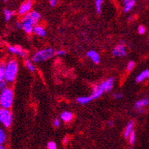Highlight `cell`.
<instances>
[{
  "instance_id": "5bb4252c",
  "label": "cell",
  "mask_w": 149,
  "mask_h": 149,
  "mask_svg": "<svg viewBox=\"0 0 149 149\" xmlns=\"http://www.w3.org/2000/svg\"><path fill=\"white\" fill-rule=\"evenodd\" d=\"M33 32L36 35H37L39 36H41V37H43L46 34L45 30L43 28V27L40 26V25H36V26L33 27Z\"/></svg>"
},
{
  "instance_id": "74e56055",
  "label": "cell",
  "mask_w": 149,
  "mask_h": 149,
  "mask_svg": "<svg viewBox=\"0 0 149 149\" xmlns=\"http://www.w3.org/2000/svg\"><path fill=\"white\" fill-rule=\"evenodd\" d=\"M139 111L140 112V113H143V112L145 111V110L143 109V108H142V109H139Z\"/></svg>"
},
{
  "instance_id": "ac0fdd59",
  "label": "cell",
  "mask_w": 149,
  "mask_h": 149,
  "mask_svg": "<svg viewBox=\"0 0 149 149\" xmlns=\"http://www.w3.org/2000/svg\"><path fill=\"white\" fill-rule=\"evenodd\" d=\"M91 100L92 99L91 97H80L77 99V102L81 105H85V104L89 103Z\"/></svg>"
},
{
  "instance_id": "4dcf8cb0",
  "label": "cell",
  "mask_w": 149,
  "mask_h": 149,
  "mask_svg": "<svg viewBox=\"0 0 149 149\" xmlns=\"http://www.w3.org/2000/svg\"><path fill=\"white\" fill-rule=\"evenodd\" d=\"M65 51H63V50H59V51L55 52V55H57V56H65Z\"/></svg>"
},
{
  "instance_id": "83f0119b",
  "label": "cell",
  "mask_w": 149,
  "mask_h": 149,
  "mask_svg": "<svg viewBox=\"0 0 149 149\" xmlns=\"http://www.w3.org/2000/svg\"><path fill=\"white\" fill-rule=\"evenodd\" d=\"M112 97L114 99H116V100H120V99L123 98V94L121 93H112Z\"/></svg>"
},
{
  "instance_id": "4316f807",
  "label": "cell",
  "mask_w": 149,
  "mask_h": 149,
  "mask_svg": "<svg viewBox=\"0 0 149 149\" xmlns=\"http://www.w3.org/2000/svg\"><path fill=\"white\" fill-rule=\"evenodd\" d=\"M135 67V62L134 61H130L129 62L127 65V70L128 71H131L134 69V68Z\"/></svg>"
},
{
  "instance_id": "484cf974",
  "label": "cell",
  "mask_w": 149,
  "mask_h": 149,
  "mask_svg": "<svg viewBox=\"0 0 149 149\" xmlns=\"http://www.w3.org/2000/svg\"><path fill=\"white\" fill-rule=\"evenodd\" d=\"M7 85H8V82L6 80H2L0 82V91H2L3 90L7 88Z\"/></svg>"
},
{
  "instance_id": "ffe728a7",
  "label": "cell",
  "mask_w": 149,
  "mask_h": 149,
  "mask_svg": "<svg viewBox=\"0 0 149 149\" xmlns=\"http://www.w3.org/2000/svg\"><path fill=\"white\" fill-rule=\"evenodd\" d=\"M5 63H0V82L5 79Z\"/></svg>"
},
{
  "instance_id": "5b68a950",
  "label": "cell",
  "mask_w": 149,
  "mask_h": 149,
  "mask_svg": "<svg viewBox=\"0 0 149 149\" xmlns=\"http://www.w3.org/2000/svg\"><path fill=\"white\" fill-rule=\"evenodd\" d=\"M40 19V14L36 11H30L29 13L25 15L23 18L22 22L31 23V25H35L37 24L39 20Z\"/></svg>"
},
{
  "instance_id": "f35d334b",
  "label": "cell",
  "mask_w": 149,
  "mask_h": 149,
  "mask_svg": "<svg viewBox=\"0 0 149 149\" xmlns=\"http://www.w3.org/2000/svg\"><path fill=\"white\" fill-rule=\"evenodd\" d=\"M0 149H5V148L2 145H0Z\"/></svg>"
},
{
  "instance_id": "277c9868",
  "label": "cell",
  "mask_w": 149,
  "mask_h": 149,
  "mask_svg": "<svg viewBox=\"0 0 149 149\" xmlns=\"http://www.w3.org/2000/svg\"><path fill=\"white\" fill-rule=\"evenodd\" d=\"M13 116L9 109L0 108V123L3 125L5 128H8L11 125Z\"/></svg>"
},
{
  "instance_id": "7a4b0ae2",
  "label": "cell",
  "mask_w": 149,
  "mask_h": 149,
  "mask_svg": "<svg viewBox=\"0 0 149 149\" xmlns=\"http://www.w3.org/2000/svg\"><path fill=\"white\" fill-rule=\"evenodd\" d=\"M13 92L11 88H7L0 93V106L2 108L10 109L13 105Z\"/></svg>"
},
{
  "instance_id": "b9f144b4",
  "label": "cell",
  "mask_w": 149,
  "mask_h": 149,
  "mask_svg": "<svg viewBox=\"0 0 149 149\" xmlns=\"http://www.w3.org/2000/svg\"><path fill=\"white\" fill-rule=\"evenodd\" d=\"M148 45H149V41H148Z\"/></svg>"
},
{
  "instance_id": "f546056e",
  "label": "cell",
  "mask_w": 149,
  "mask_h": 149,
  "mask_svg": "<svg viewBox=\"0 0 149 149\" xmlns=\"http://www.w3.org/2000/svg\"><path fill=\"white\" fill-rule=\"evenodd\" d=\"M138 32H139V33H140V34H144L145 32H146V28H145L144 26H143V25H140V26H139V28H138Z\"/></svg>"
},
{
  "instance_id": "52a82bcc",
  "label": "cell",
  "mask_w": 149,
  "mask_h": 149,
  "mask_svg": "<svg viewBox=\"0 0 149 149\" xmlns=\"http://www.w3.org/2000/svg\"><path fill=\"white\" fill-rule=\"evenodd\" d=\"M31 6H32V0H27L25 1L22 5L20 6L19 10V13L21 16L23 15H26L30 12V10L31 9Z\"/></svg>"
},
{
  "instance_id": "2e32d148",
  "label": "cell",
  "mask_w": 149,
  "mask_h": 149,
  "mask_svg": "<svg viewBox=\"0 0 149 149\" xmlns=\"http://www.w3.org/2000/svg\"><path fill=\"white\" fill-rule=\"evenodd\" d=\"M22 29L25 31V33L28 34H30L33 32V25H31V23L26 22H22Z\"/></svg>"
},
{
  "instance_id": "1f68e13d",
  "label": "cell",
  "mask_w": 149,
  "mask_h": 149,
  "mask_svg": "<svg viewBox=\"0 0 149 149\" xmlns=\"http://www.w3.org/2000/svg\"><path fill=\"white\" fill-rule=\"evenodd\" d=\"M54 125L56 127V128H58V127H59V125H60V120H59V119L56 118L55 120H54Z\"/></svg>"
},
{
  "instance_id": "4fadbf2b",
  "label": "cell",
  "mask_w": 149,
  "mask_h": 149,
  "mask_svg": "<svg viewBox=\"0 0 149 149\" xmlns=\"http://www.w3.org/2000/svg\"><path fill=\"white\" fill-rule=\"evenodd\" d=\"M149 78V70H143V72H141L139 75L136 77V82H142L146 79H148Z\"/></svg>"
},
{
  "instance_id": "8d00e7d4",
  "label": "cell",
  "mask_w": 149,
  "mask_h": 149,
  "mask_svg": "<svg viewBox=\"0 0 149 149\" xmlns=\"http://www.w3.org/2000/svg\"><path fill=\"white\" fill-rule=\"evenodd\" d=\"M67 143H68V137L66 136V137L63 139V143H64V144H66Z\"/></svg>"
},
{
  "instance_id": "30bf717a",
  "label": "cell",
  "mask_w": 149,
  "mask_h": 149,
  "mask_svg": "<svg viewBox=\"0 0 149 149\" xmlns=\"http://www.w3.org/2000/svg\"><path fill=\"white\" fill-rule=\"evenodd\" d=\"M8 50L11 54H17V55L22 56V57H26L27 56L26 52L22 48H20L19 46H10L8 48Z\"/></svg>"
},
{
  "instance_id": "44dd1931",
  "label": "cell",
  "mask_w": 149,
  "mask_h": 149,
  "mask_svg": "<svg viewBox=\"0 0 149 149\" xmlns=\"http://www.w3.org/2000/svg\"><path fill=\"white\" fill-rule=\"evenodd\" d=\"M135 3H136V2H129V3L126 4V5H124V12H125V13H128V12H129L130 10H131V9L134 8V6Z\"/></svg>"
},
{
  "instance_id": "f1b7e54d",
  "label": "cell",
  "mask_w": 149,
  "mask_h": 149,
  "mask_svg": "<svg viewBox=\"0 0 149 149\" xmlns=\"http://www.w3.org/2000/svg\"><path fill=\"white\" fill-rule=\"evenodd\" d=\"M48 149H57L56 143L54 142H49L48 143Z\"/></svg>"
},
{
  "instance_id": "e0dca14e",
  "label": "cell",
  "mask_w": 149,
  "mask_h": 149,
  "mask_svg": "<svg viewBox=\"0 0 149 149\" xmlns=\"http://www.w3.org/2000/svg\"><path fill=\"white\" fill-rule=\"evenodd\" d=\"M133 128H134V122L130 121L129 123L127 125L126 128L125 129L124 131V137L125 138H128V136L131 134V131H133Z\"/></svg>"
},
{
  "instance_id": "9c48e42d",
  "label": "cell",
  "mask_w": 149,
  "mask_h": 149,
  "mask_svg": "<svg viewBox=\"0 0 149 149\" xmlns=\"http://www.w3.org/2000/svg\"><path fill=\"white\" fill-rule=\"evenodd\" d=\"M104 93L103 88H102V86L100 85H96L94 86L92 90L91 95L90 96L91 97L92 100H96V99H98L99 97H101L102 95V93Z\"/></svg>"
},
{
  "instance_id": "7c38bea8",
  "label": "cell",
  "mask_w": 149,
  "mask_h": 149,
  "mask_svg": "<svg viewBox=\"0 0 149 149\" xmlns=\"http://www.w3.org/2000/svg\"><path fill=\"white\" fill-rule=\"evenodd\" d=\"M148 104H149V99L145 98V99H143V100H138L136 103H135L134 108H136V110L142 109V108H145L146 106H147Z\"/></svg>"
},
{
  "instance_id": "60d3db41",
  "label": "cell",
  "mask_w": 149,
  "mask_h": 149,
  "mask_svg": "<svg viewBox=\"0 0 149 149\" xmlns=\"http://www.w3.org/2000/svg\"><path fill=\"white\" fill-rule=\"evenodd\" d=\"M129 149H132V148H130Z\"/></svg>"
},
{
  "instance_id": "3957f363",
  "label": "cell",
  "mask_w": 149,
  "mask_h": 149,
  "mask_svg": "<svg viewBox=\"0 0 149 149\" xmlns=\"http://www.w3.org/2000/svg\"><path fill=\"white\" fill-rule=\"evenodd\" d=\"M55 52L56 51L51 48L40 50V51H37V52H36L33 54V57H32V60L34 62H36V63L44 62V61L51 59L55 55Z\"/></svg>"
},
{
  "instance_id": "e575fe53",
  "label": "cell",
  "mask_w": 149,
  "mask_h": 149,
  "mask_svg": "<svg viewBox=\"0 0 149 149\" xmlns=\"http://www.w3.org/2000/svg\"><path fill=\"white\" fill-rule=\"evenodd\" d=\"M16 26L18 28H19V29H22V23H17L16 24Z\"/></svg>"
},
{
  "instance_id": "d6986e66",
  "label": "cell",
  "mask_w": 149,
  "mask_h": 149,
  "mask_svg": "<svg viewBox=\"0 0 149 149\" xmlns=\"http://www.w3.org/2000/svg\"><path fill=\"white\" fill-rule=\"evenodd\" d=\"M4 15H5V19L6 21H9L10 19L13 17V13L12 11H10L8 9H4Z\"/></svg>"
},
{
  "instance_id": "d6a6232c",
  "label": "cell",
  "mask_w": 149,
  "mask_h": 149,
  "mask_svg": "<svg viewBox=\"0 0 149 149\" xmlns=\"http://www.w3.org/2000/svg\"><path fill=\"white\" fill-rule=\"evenodd\" d=\"M50 2V4H51V5L52 7H54L55 5H56V2H57V1L56 0H49Z\"/></svg>"
},
{
  "instance_id": "603a6c76",
  "label": "cell",
  "mask_w": 149,
  "mask_h": 149,
  "mask_svg": "<svg viewBox=\"0 0 149 149\" xmlns=\"http://www.w3.org/2000/svg\"><path fill=\"white\" fill-rule=\"evenodd\" d=\"M102 3H103V0H96V2H95L96 9H97V13H99V14L101 13L102 5Z\"/></svg>"
},
{
  "instance_id": "836d02e7",
  "label": "cell",
  "mask_w": 149,
  "mask_h": 149,
  "mask_svg": "<svg viewBox=\"0 0 149 149\" xmlns=\"http://www.w3.org/2000/svg\"><path fill=\"white\" fill-rule=\"evenodd\" d=\"M131 2H136V0H123V4L125 5H126V4L129 3Z\"/></svg>"
},
{
  "instance_id": "ab89813d",
  "label": "cell",
  "mask_w": 149,
  "mask_h": 149,
  "mask_svg": "<svg viewBox=\"0 0 149 149\" xmlns=\"http://www.w3.org/2000/svg\"><path fill=\"white\" fill-rule=\"evenodd\" d=\"M3 2H8V0H3Z\"/></svg>"
},
{
  "instance_id": "6da1fadb",
  "label": "cell",
  "mask_w": 149,
  "mask_h": 149,
  "mask_svg": "<svg viewBox=\"0 0 149 149\" xmlns=\"http://www.w3.org/2000/svg\"><path fill=\"white\" fill-rule=\"evenodd\" d=\"M18 73V63L14 59H11L5 65V80L8 82H13Z\"/></svg>"
},
{
  "instance_id": "7402d4cb",
  "label": "cell",
  "mask_w": 149,
  "mask_h": 149,
  "mask_svg": "<svg viewBox=\"0 0 149 149\" xmlns=\"http://www.w3.org/2000/svg\"><path fill=\"white\" fill-rule=\"evenodd\" d=\"M25 66H26L27 68L31 71V72H33L35 70V66L33 65V64L31 62V61H30L29 59H27L25 61Z\"/></svg>"
},
{
  "instance_id": "d4e9b609",
  "label": "cell",
  "mask_w": 149,
  "mask_h": 149,
  "mask_svg": "<svg viewBox=\"0 0 149 149\" xmlns=\"http://www.w3.org/2000/svg\"><path fill=\"white\" fill-rule=\"evenodd\" d=\"M128 139H129V143L131 145H134L135 143V140H136V134H135L134 131H132L131 134L128 136Z\"/></svg>"
},
{
  "instance_id": "cb8c5ba5",
  "label": "cell",
  "mask_w": 149,
  "mask_h": 149,
  "mask_svg": "<svg viewBox=\"0 0 149 149\" xmlns=\"http://www.w3.org/2000/svg\"><path fill=\"white\" fill-rule=\"evenodd\" d=\"M6 139V134L2 128H0V145H2Z\"/></svg>"
},
{
  "instance_id": "9a60e30c",
  "label": "cell",
  "mask_w": 149,
  "mask_h": 149,
  "mask_svg": "<svg viewBox=\"0 0 149 149\" xmlns=\"http://www.w3.org/2000/svg\"><path fill=\"white\" fill-rule=\"evenodd\" d=\"M61 120H63L64 122L66 123H69L73 119V113L69 111H64L62 112L60 115Z\"/></svg>"
},
{
  "instance_id": "8fae6325",
  "label": "cell",
  "mask_w": 149,
  "mask_h": 149,
  "mask_svg": "<svg viewBox=\"0 0 149 149\" xmlns=\"http://www.w3.org/2000/svg\"><path fill=\"white\" fill-rule=\"evenodd\" d=\"M87 56L91 59L92 62H93L96 64H99L100 62V55L96 52L95 51H93V50H91L89 51L87 53Z\"/></svg>"
},
{
  "instance_id": "ba28073f",
  "label": "cell",
  "mask_w": 149,
  "mask_h": 149,
  "mask_svg": "<svg viewBox=\"0 0 149 149\" xmlns=\"http://www.w3.org/2000/svg\"><path fill=\"white\" fill-rule=\"evenodd\" d=\"M113 83H114V79L113 77H111V78H108V79H106L105 81H104L103 82H102L100 84V85L102 86V88H103L104 91L108 92L110 91H111L113 88Z\"/></svg>"
},
{
  "instance_id": "d590c367",
  "label": "cell",
  "mask_w": 149,
  "mask_h": 149,
  "mask_svg": "<svg viewBox=\"0 0 149 149\" xmlns=\"http://www.w3.org/2000/svg\"><path fill=\"white\" fill-rule=\"evenodd\" d=\"M108 126L113 127V121H108Z\"/></svg>"
},
{
  "instance_id": "8992f818",
  "label": "cell",
  "mask_w": 149,
  "mask_h": 149,
  "mask_svg": "<svg viewBox=\"0 0 149 149\" xmlns=\"http://www.w3.org/2000/svg\"><path fill=\"white\" fill-rule=\"evenodd\" d=\"M112 54L116 57H124L127 55V51L125 49V46L123 43L117 45L113 49Z\"/></svg>"
}]
</instances>
